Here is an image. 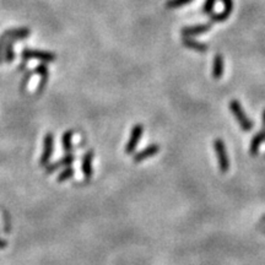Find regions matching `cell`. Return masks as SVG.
Wrapping results in <instances>:
<instances>
[{
  "label": "cell",
  "mask_w": 265,
  "mask_h": 265,
  "mask_svg": "<svg viewBox=\"0 0 265 265\" xmlns=\"http://www.w3.org/2000/svg\"><path fill=\"white\" fill-rule=\"evenodd\" d=\"M5 39L3 37H0V64L4 62V48H5Z\"/></svg>",
  "instance_id": "44dd1931"
},
{
  "label": "cell",
  "mask_w": 265,
  "mask_h": 265,
  "mask_svg": "<svg viewBox=\"0 0 265 265\" xmlns=\"http://www.w3.org/2000/svg\"><path fill=\"white\" fill-rule=\"evenodd\" d=\"M160 152V145L159 144H150L146 148H144L143 150L136 152L132 157V161L135 162V164H139V162H143L145 160L150 159V157L155 156L157 153Z\"/></svg>",
  "instance_id": "8992f818"
},
{
  "label": "cell",
  "mask_w": 265,
  "mask_h": 265,
  "mask_svg": "<svg viewBox=\"0 0 265 265\" xmlns=\"http://www.w3.org/2000/svg\"><path fill=\"white\" fill-rule=\"evenodd\" d=\"M94 157H95L94 150H88L85 152V155H83V162H81V169H83V177H85L87 181L91 180L92 173H94V169H92Z\"/></svg>",
  "instance_id": "ba28073f"
},
{
  "label": "cell",
  "mask_w": 265,
  "mask_h": 265,
  "mask_svg": "<svg viewBox=\"0 0 265 265\" xmlns=\"http://www.w3.org/2000/svg\"><path fill=\"white\" fill-rule=\"evenodd\" d=\"M262 221H263V222H265V215H263V217H262Z\"/></svg>",
  "instance_id": "d4e9b609"
},
{
  "label": "cell",
  "mask_w": 265,
  "mask_h": 265,
  "mask_svg": "<svg viewBox=\"0 0 265 265\" xmlns=\"http://www.w3.org/2000/svg\"><path fill=\"white\" fill-rule=\"evenodd\" d=\"M33 74H34V71H27V73L25 74L24 79H22V81H21V83H20L21 91H25V90H26L27 83H30V80H31V78H32V75H33Z\"/></svg>",
  "instance_id": "ffe728a7"
},
{
  "label": "cell",
  "mask_w": 265,
  "mask_h": 265,
  "mask_svg": "<svg viewBox=\"0 0 265 265\" xmlns=\"http://www.w3.org/2000/svg\"><path fill=\"white\" fill-rule=\"evenodd\" d=\"M15 39H8L5 43V48H4V62L11 64L15 60V52H14V43Z\"/></svg>",
  "instance_id": "9a60e30c"
},
{
  "label": "cell",
  "mask_w": 265,
  "mask_h": 265,
  "mask_svg": "<svg viewBox=\"0 0 265 265\" xmlns=\"http://www.w3.org/2000/svg\"><path fill=\"white\" fill-rule=\"evenodd\" d=\"M262 122H263V128L265 129V108H264V111H263V113H262Z\"/></svg>",
  "instance_id": "cb8c5ba5"
},
{
  "label": "cell",
  "mask_w": 265,
  "mask_h": 265,
  "mask_svg": "<svg viewBox=\"0 0 265 265\" xmlns=\"http://www.w3.org/2000/svg\"><path fill=\"white\" fill-rule=\"evenodd\" d=\"M53 150H54V135H53V132H48L44 136L43 151H42L41 159H39V166L46 167L50 164V159H52Z\"/></svg>",
  "instance_id": "5b68a950"
},
{
  "label": "cell",
  "mask_w": 265,
  "mask_h": 265,
  "mask_svg": "<svg viewBox=\"0 0 265 265\" xmlns=\"http://www.w3.org/2000/svg\"><path fill=\"white\" fill-rule=\"evenodd\" d=\"M229 107H230L231 113L233 115L234 119L238 122L241 129L246 132H250V130L253 129V122L249 119L247 113L245 112V109H243L242 104L239 103L237 99H232V101H230Z\"/></svg>",
  "instance_id": "6da1fadb"
},
{
  "label": "cell",
  "mask_w": 265,
  "mask_h": 265,
  "mask_svg": "<svg viewBox=\"0 0 265 265\" xmlns=\"http://www.w3.org/2000/svg\"><path fill=\"white\" fill-rule=\"evenodd\" d=\"M265 141V129L263 128L260 132H258L250 140L249 145V153L252 156H255L258 152H259V149L262 146V144Z\"/></svg>",
  "instance_id": "4fadbf2b"
},
{
  "label": "cell",
  "mask_w": 265,
  "mask_h": 265,
  "mask_svg": "<svg viewBox=\"0 0 265 265\" xmlns=\"http://www.w3.org/2000/svg\"><path fill=\"white\" fill-rule=\"evenodd\" d=\"M221 1L224 4V11L220 14H211V24L224 22L232 14V10H233V0H221Z\"/></svg>",
  "instance_id": "52a82bcc"
},
{
  "label": "cell",
  "mask_w": 265,
  "mask_h": 265,
  "mask_svg": "<svg viewBox=\"0 0 265 265\" xmlns=\"http://www.w3.org/2000/svg\"><path fill=\"white\" fill-rule=\"evenodd\" d=\"M144 132V125L143 124H135L132 127V132H130V136L128 139V143L125 144L124 152L127 155H132V153L135 152V150L138 149L139 143H140L141 138H143Z\"/></svg>",
  "instance_id": "277c9868"
},
{
  "label": "cell",
  "mask_w": 265,
  "mask_h": 265,
  "mask_svg": "<svg viewBox=\"0 0 265 265\" xmlns=\"http://www.w3.org/2000/svg\"><path fill=\"white\" fill-rule=\"evenodd\" d=\"M224 57L220 53H216L213 60V78L218 80L224 75Z\"/></svg>",
  "instance_id": "5bb4252c"
},
{
  "label": "cell",
  "mask_w": 265,
  "mask_h": 265,
  "mask_svg": "<svg viewBox=\"0 0 265 265\" xmlns=\"http://www.w3.org/2000/svg\"><path fill=\"white\" fill-rule=\"evenodd\" d=\"M73 138H74V130H68L63 134L62 138V145L65 152H71L73 150Z\"/></svg>",
  "instance_id": "2e32d148"
},
{
  "label": "cell",
  "mask_w": 265,
  "mask_h": 265,
  "mask_svg": "<svg viewBox=\"0 0 265 265\" xmlns=\"http://www.w3.org/2000/svg\"><path fill=\"white\" fill-rule=\"evenodd\" d=\"M211 22L210 24H201V25H195V26H188L183 27L181 33L183 37H192V36H198V34L205 33V32L210 31L211 30Z\"/></svg>",
  "instance_id": "8fae6325"
},
{
  "label": "cell",
  "mask_w": 265,
  "mask_h": 265,
  "mask_svg": "<svg viewBox=\"0 0 265 265\" xmlns=\"http://www.w3.org/2000/svg\"><path fill=\"white\" fill-rule=\"evenodd\" d=\"M216 0H205V3L203 5V14H206V15H211L214 10V6H215Z\"/></svg>",
  "instance_id": "d6986e66"
},
{
  "label": "cell",
  "mask_w": 265,
  "mask_h": 265,
  "mask_svg": "<svg viewBox=\"0 0 265 265\" xmlns=\"http://www.w3.org/2000/svg\"><path fill=\"white\" fill-rule=\"evenodd\" d=\"M193 0H167L166 8L167 9H177V8H182V6L187 5V4L192 3Z\"/></svg>",
  "instance_id": "ac0fdd59"
},
{
  "label": "cell",
  "mask_w": 265,
  "mask_h": 265,
  "mask_svg": "<svg viewBox=\"0 0 265 265\" xmlns=\"http://www.w3.org/2000/svg\"><path fill=\"white\" fill-rule=\"evenodd\" d=\"M74 174H75V169H74L73 167H70V166L66 167L64 171H62L59 174H58L57 182L63 183V182H65V181L70 180L71 177H74Z\"/></svg>",
  "instance_id": "e0dca14e"
},
{
  "label": "cell",
  "mask_w": 265,
  "mask_h": 265,
  "mask_svg": "<svg viewBox=\"0 0 265 265\" xmlns=\"http://www.w3.org/2000/svg\"><path fill=\"white\" fill-rule=\"evenodd\" d=\"M6 241H4V239L0 238V249H4V248H6Z\"/></svg>",
  "instance_id": "603a6c76"
},
{
  "label": "cell",
  "mask_w": 265,
  "mask_h": 265,
  "mask_svg": "<svg viewBox=\"0 0 265 265\" xmlns=\"http://www.w3.org/2000/svg\"><path fill=\"white\" fill-rule=\"evenodd\" d=\"M182 44L189 50H195L198 53H206L209 50V46L201 42H198L197 39H193L192 37H182Z\"/></svg>",
  "instance_id": "7c38bea8"
},
{
  "label": "cell",
  "mask_w": 265,
  "mask_h": 265,
  "mask_svg": "<svg viewBox=\"0 0 265 265\" xmlns=\"http://www.w3.org/2000/svg\"><path fill=\"white\" fill-rule=\"evenodd\" d=\"M74 161H75V155L71 152H68V155H65L63 159L58 160L54 164L47 165V166H46V173L50 174L53 173V172L57 171V169L62 168V167H69Z\"/></svg>",
  "instance_id": "9c48e42d"
},
{
  "label": "cell",
  "mask_w": 265,
  "mask_h": 265,
  "mask_svg": "<svg viewBox=\"0 0 265 265\" xmlns=\"http://www.w3.org/2000/svg\"><path fill=\"white\" fill-rule=\"evenodd\" d=\"M22 59L29 62V60H39L41 63H53L57 60V55L52 52H44V50H30L25 48L21 53Z\"/></svg>",
  "instance_id": "3957f363"
},
{
  "label": "cell",
  "mask_w": 265,
  "mask_h": 265,
  "mask_svg": "<svg viewBox=\"0 0 265 265\" xmlns=\"http://www.w3.org/2000/svg\"><path fill=\"white\" fill-rule=\"evenodd\" d=\"M31 36V30L27 29V27H21V29H11L6 30L3 34L0 37H3L5 41L8 39H15V41H21V39H25L27 37Z\"/></svg>",
  "instance_id": "30bf717a"
},
{
  "label": "cell",
  "mask_w": 265,
  "mask_h": 265,
  "mask_svg": "<svg viewBox=\"0 0 265 265\" xmlns=\"http://www.w3.org/2000/svg\"><path fill=\"white\" fill-rule=\"evenodd\" d=\"M213 145L216 153V157H217L218 168H220V171L222 172V173H227L230 169V159L224 140H222V139H215Z\"/></svg>",
  "instance_id": "7a4b0ae2"
},
{
  "label": "cell",
  "mask_w": 265,
  "mask_h": 265,
  "mask_svg": "<svg viewBox=\"0 0 265 265\" xmlns=\"http://www.w3.org/2000/svg\"><path fill=\"white\" fill-rule=\"evenodd\" d=\"M257 229L259 230V231L262 232V233L265 234V222H264V224H259V225H258Z\"/></svg>",
  "instance_id": "7402d4cb"
}]
</instances>
